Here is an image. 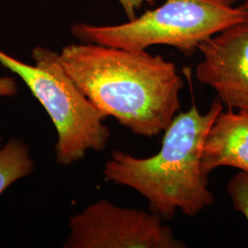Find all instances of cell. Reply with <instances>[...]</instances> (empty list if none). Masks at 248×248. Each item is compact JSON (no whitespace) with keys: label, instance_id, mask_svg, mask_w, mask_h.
<instances>
[{"label":"cell","instance_id":"obj_2","mask_svg":"<svg viewBox=\"0 0 248 248\" xmlns=\"http://www.w3.org/2000/svg\"><path fill=\"white\" fill-rule=\"evenodd\" d=\"M222 108L217 98L205 114L195 105L177 113L164 132L158 153L150 157L114 151L104 166L105 181L137 191L164 221L172 219L177 210L196 216L215 201L209 175L202 169V152L206 134Z\"/></svg>","mask_w":248,"mask_h":248},{"label":"cell","instance_id":"obj_10","mask_svg":"<svg viewBox=\"0 0 248 248\" xmlns=\"http://www.w3.org/2000/svg\"><path fill=\"white\" fill-rule=\"evenodd\" d=\"M18 93V85L11 77H0V98L14 97Z\"/></svg>","mask_w":248,"mask_h":248},{"label":"cell","instance_id":"obj_12","mask_svg":"<svg viewBox=\"0 0 248 248\" xmlns=\"http://www.w3.org/2000/svg\"><path fill=\"white\" fill-rule=\"evenodd\" d=\"M242 6H243V8L246 10V12H247V14H248V0H244Z\"/></svg>","mask_w":248,"mask_h":248},{"label":"cell","instance_id":"obj_8","mask_svg":"<svg viewBox=\"0 0 248 248\" xmlns=\"http://www.w3.org/2000/svg\"><path fill=\"white\" fill-rule=\"evenodd\" d=\"M30 148L18 139H11L0 149V195L13 183L34 170Z\"/></svg>","mask_w":248,"mask_h":248},{"label":"cell","instance_id":"obj_9","mask_svg":"<svg viewBox=\"0 0 248 248\" xmlns=\"http://www.w3.org/2000/svg\"><path fill=\"white\" fill-rule=\"evenodd\" d=\"M227 191L234 209L245 216L248 223V173L239 171L232 177Z\"/></svg>","mask_w":248,"mask_h":248},{"label":"cell","instance_id":"obj_7","mask_svg":"<svg viewBox=\"0 0 248 248\" xmlns=\"http://www.w3.org/2000/svg\"><path fill=\"white\" fill-rule=\"evenodd\" d=\"M220 167L248 173V111L222 110L206 134L202 169L209 175Z\"/></svg>","mask_w":248,"mask_h":248},{"label":"cell","instance_id":"obj_6","mask_svg":"<svg viewBox=\"0 0 248 248\" xmlns=\"http://www.w3.org/2000/svg\"><path fill=\"white\" fill-rule=\"evenodd\" d=\"M202 60L196 78L229 108L248 111V20L227 28L199 45Z\"/></svg>","mask_w":248,"mask_h":248},{"label":"cell","instance_id":"obj_1","mask_svg":"<svg viewBox=\"0 0 248 248\" xmlns=\"http://www.w3.org/2000/svg\"><path fill=\"white\" fill-rule=\"evenodd\" d=\"M59 59L93 105L133 134L159 135L180 110L184 82L160 55L84 43L63 47Z\"/></svg>","mask_w":248,"mask_h":248},{"label":"cell","instance_id":"obj_5","mask_svg":"<svg viewBox=\"0 0 248 248\" xmlns=\"http://www.w3.org/2000/svg\"><path fill=\"white\" fill-rule=\"evenodd\" d=\"M65 248H185L156 213L100 200L69 220Z\"/></svg>","mask_w":248,"mask_h":248},{"label":"cell","instance_id":"obj_4","mask_svg":"<svg viewBox=\"0 0 248 248\" xmlns=\"http://www.w3.org/2000/svg\"><path fill=\"white\" fill-rule=\"evenodd\" d=\"M32 58L34 65L0 50V63L23 80L53 122L57 163L70 166L83 159L88 151L104 150L111 135L104 124L107 117L64 71L59 53L36 47Z\"/></svg>","mask_w":248,"mask_h":248},{"label":"cell","instance_id":"obj_11","mask_svg":"<svg viewBox=\"0 0 248 248\" xmlns=\"http://www.w3.org/2000/svg\"><path fill=\"white\" fill-rule=\"evenodd\" d=\"M124 12L126 13L129 20L136 18V10L140 9L144 2H153V0H119Z\"/></svg>","mask_w":248,"mask_h":248},{"label":"cell","instance_id":"obj_13","mask_svg":"<svg viewBox=\"0 0 248 248\" xmlns=\"http://www.w3.org/2000/svg\"><path fill=\"white\" fill-rule=\"evenodd\" d=\"M0 142H1V137H0Z\"/></svg>","mask_w":248,"mask_h":248},{"label":"cell","instance_id":"obj_3","mask_svg":"<svg viewBox=\"0 0 248 248\" xmlns=\"http://www.w3.org/2000/svg\"><path fill=\"white\" fill-rule=\"evenodd\" d=\"M237 0H166L153 10L126 23L95 26L78 23L72 33L83 43L131 51H146L154 45L177 48L191 55L199 45L227 28L248 21Z\"/></svg>","mask_w":248,"mask_h":248}]
</instances>
